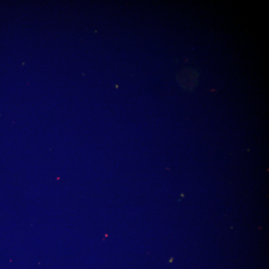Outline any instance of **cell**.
I'll list each match as a JSON object with an SVG mask.
<instances>
[{
    "label": "cell",
    "instance_id": "obj_1",
    "mask_svg": "<svg viewBox=\"0 0 269 269\" xmlns=\"http://www.w3.org/2000/svg\"><path fill=\"white\" fill-rule=\"evenodd\" d=\"M199 75L192 68H185L180 70L177 75V80L185 89L191 91L197 85Z\"/></svg>",
    "mask_w": 269,
    "mask_h": 269
}]
</instances>
